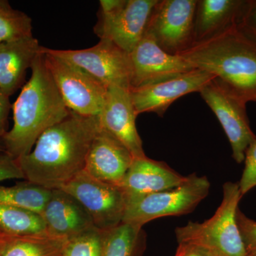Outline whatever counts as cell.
<instances>
[{
    "mask_svg": "<svg viewBox=\"0 0 256 256\" xmlns=\"http://www.w3.org/2000/svg\"><path fill=\"white\" fill-rule=\"evenodd\" d=\"M100 128L98 117L70 111L40 136L28 154L16 160L24 180L50 190L62 188L84 171Z\"/></svg>",
    "mask_w": 256,
    "mask_h": 256,
    "instance_id": "1",
    "label": "cell"
},
{
    "mask_svg": "<svg viewBox=\"0 0 256 256\" xmlns=\"http://www.w3.org/2000/svg\"><path fill=\"white\" fill-rule=\"evenodd\" d=\"M30 80L13 104L14 124L2 138L5 151L18 160L28 154L48 128L70 114L40 52L32 68Z\"/></svg>",
    "mask_w": 256,
    "mask_h": 256,
    "instance_id": "2",
    "label": "cell"
},
{
    "mask_svg": "<svg viewBox=\"0 0 256 256\" xmlns=\"http://www.w3.org/2000/svg\"><path fill=\"white\" fill-rule=\"evenodd\" d=\"M214 76L246 102H256V41L238 22L178 54Z\"/></svg>",
    "mask_w": 256,
    "mask_h": 256,
    "instance_id": "3",
    "label": "cell"
},
{
    "mask_svg": "<svg viewBox=\"0 0 256 256\" xmlns=\"http://www.w3.org/2000/svg\"><path fill=\"white\" fill-rule=\"evenodd\" d=\"M242 197L238 182L224 184L222 201L213 216L202 223L190 222L178 227V244H196L218 256H247L236 218Z\"/></svg>",
    "mask_w": 256,
    "mask_h": 256,
    "instance_id": "4",
    "label": "cell"
},
{
    "mask_svg": "<svg viewBox=\"0 0 256 256\" xmlns=\"http://www.w3.org/2000/svg\"><path fill=\"white\" fill-rule=\"evenodd\" d=\"M210 188L206 176L188 175L176 188L126 200L122 222L142 228L159 218L188 214L208 196Z\"/></svg>",
    "mask_w": 256,
    "mask_h": 256,
    "instance_id": "5",
    "label": "cell"
},
{
    "mask_svg": "<svg viewBox=\"0 0 256 256\" xmlns=\"http://www.w3.org/2000/svg\"><path fill=\"white\" fill-rule=\"evenodd\" d=\"M158 0H100L94 32L130 54L140 42Z\"/></svg>",
    "mask_w": 256,
    "mask_h": 256,
    "instance_id": "6",
    "label": "cell"
},
{
    "mask_svg": "<svg viewBox=\"0 0 256 256\" xmlns=\"http://www.w3.org/2000/svg\"><path fill=\"white\" fill-rule=\"evenodd\" d=\"M41 53L68 110L82 116L98 117L105 104L108 88L74 64L50 54Z\"/></svg>",
    "mask_w": 256,
    "mask_h": 256,
    "instance_id": "7",
    "label": "cell"
},
{
    "mask_svg": "<svg viewBox=\"0 0 256 256\" xmlns=\"http://www.w3.org/2000/svg\"><path fill=\"white\" fill-rule=\"evenodd\" d=\"M196 4L197 0H158L146 33L166 53L180 54L195 43Z\"/></svg>",
    "mask_w": 256,
    "mask_h": 256,
    "instance_id": "8",
    "label": "cell"
},
{
    "mask_svg": "<svg viewBox=\"0 0 256 256\" xmlns=\"http://www.w3.org/2000/svg\"><path fill=\"white\" fill-rule=\"evenodd\" d=\"M200 94L222 124L234 160L238 164L244 162L248 148L256 140L248 118L246 102L217 78L206 84Z\"/></svg>",
    "mask_w": 256,
    "mask_h": 256,
    "instance_id": "9",
    "label": "cell"
},
{
    "mask_svg": "<svg viewBox=\"0 0 256 256\" xmlns=\"http://www.w3.org/2000/svg\"><path fill=\"white\" fill-rule=\"evenodd\" d=\"M40 52L74 64L107 88H130L129 54L110 40H100L98 44L85 50H60L42 46Z\"/></svg>",
    "mask_w": 256,
    "mask_h": 256,
    "instance_id": "10",
    "label": "cell"
},
{
    "mask_svg": "<svg viewBox=\"0 0 256 256\" xmlns=\"http://www.w3.org/2000/svg\"><path fill=\"white\" fill-rule=\"evenodd\" d=\"M60 190L82 205L96 228L106 232L122 223L126 198L120 186L101 182L84 170Z\"/></svg>",
    "mask_w": 256,
    "mask_h": 256,
    "instance_id": "11",
    "label": "cell"
},
{
    "mask_svg": "<svg viewBox=\"0 0 256 256\" xmlns=\"http://www.w3.org/2000/svg\"><path fill=\"white\" fill-rule=\"evenodd\" d=\"M214 78L208 72L194 69L142 86L130 88L136 114L139 116L144 112H154L162 118L175 100L191 92H200Z\"/></svg>",
    "mask_w": 256,
    "mask_h": 256,
    "instance_id": "12",
    "label": "cell"
},
{
    "mask_svg": "<svg viewBox=\"0 0 256 256\" xmlns=\"http://www.w3.org/2000/svg\"><path fill=\"white\" fill-rule=\"evenodd\" d=\"M130 88H138L195 69L180 55L162 50L146 32L140 42L129 54Z\"/></svg>",
    "mask_w": 256,
    "mask_h": 256,
    "instance_id": "13",
    "label": "cell"
},
{
    "mask_svg": "<svg viewBox=\"0 0 256 256\" xmlns=\"http://www.w3.org/2000/svg\"><path fill=\"white\" fill-rule=\"evenodd\" d=\"M138 116L130 88H108L105 104L98 116L100 128L122 143L133 158L146 156L136 126Z\"/></svg>",
    "mask_w": 256,
    "mask_h": 256,
    "instance_id": "14",
    "label": "cell"
},
{
    "mask_svg": "<svg viewBox=\"0 0 256 256\" xmlns=\"http://www.w3.org/2000/svg\"><path fill=\"white\" fill-rule=\"evenodd\" d=\"M133 159L122 143L100 128L88 153L84 171L101 182L120 186Z\"/></svg>",
    "mask_w": 256,
    "mask_h": 256,
    "instance_id": "15",
    "label": "cell"
},
{
    "mask_svg": "<svg viewBox=\"0 0 256 256\" xmlns=\"http://www.w3.org/2000/svg\"><path fill=\"white\" fill-rule=\"evenodd\" d=\"M164 162L134 158L120 185L126 200L176 188L186 180Z\"/></svg>",
    "mask_w": 256,
    "mask_h": 256,
    "instance_id": "16",
    "label": "cell"
},
{
    "mask_svg": "<svg viewBox=\"0 0 256 256\" xmlns=\"http://www.w3.org/2000/svg\"><path fill=\"white\" fill-rule=\"evenodd\" d=\"M42 216L48 235L67 240L95 226L82 205L60 188L52 190Z\"/></svg>",
    "mask_w": 256,
    "mask_h": 256,
    "instance_id": "17",
    "label": "cell"
},
{
    "mask_svg": "<svg viewBox=\"0 0 256 256\" xmlns=\"http://www.w3.org/2000/svg\"><path fill=\"white\" fill-rule=\"evenodd\" d=\"M41 47L33 35L0 44V89L6 95L10 97L24 86L26 72Z\"/></svg>",
    "mask_w": 256,
    "mask_h": 256,
    "instance_id": "18",
    "label": "cell"
},
{
    "mask_svg": "<svg viewBox=\"0 0 256 256\" xmlns=\"http://www.w3.org/2000/svg\"><path fill=\"white\" fill-rule=\"evenodd\" d=\"M248 2V0H197L195 43L208 40L238 22L246 9Z\"/></svg>",
    "mask_w": 256,
    "mask_h": 256,
    "instance_id": "19",
    "label": "cell"
},
{
    "mask_svg": "<svg viewBox=\"0 0 256 256\" xmlns=\"http://www.w3.org/2000/svg\"><path fill=\"white\" fill-rule=\"evenodd\" d=\"M46 234L41 215L0 203V236L12 238Z\"/></svg>",
    "mask_w": 256,
    "mask_h": 256,
    "instance_id": "20",
    "label": "cell"
},
{
    "mask_svg": "<svg viewBox=\"0 0 256 256\" xmlns=\"http://www.w3.org/2000/svg\"><path fill=\"white\" fill-rule=\"evenodd\" d=\"M52 190L31 182L16 183L14 186H0V203L18 207L42 216Z\"/></svg>",
    "mask_w": 256,
    "mask_h": 256,
    "instance_id": "21",
    "label": "cell"
},
{
    "mask_svg": "<svg viewBox=\"0 0 256 256\" xmlns=\"http://www.w3.org/2000/svg\"><path fill=\"white\" fill-rule=\"evenodd\" d=\"M144 242L142 228L122 222L104 232L102 256H138Z\"/></svg>",
    "mask_w": 256,
    "mask_h": 256,
    "instance_id": "22",
    "label": "cell"
},
{
    "mask_svg": "<svg viewBox=\"0 0 256 256\" xmlns=\"http://www.w3.org/2000/svg\"><path fill=\"white\" fill-rule=\"evenodd\" d=\"M67 240L48 234L9 238L2 256H62Z\"/></svg>",
    "mask_w": 256,
    "mask_h": 256,
    "instance_id": "23",
    "label": "cell"
},
{
    "mask_svg": "<svg viewBox=\"0 0 256 256\" xmlns=\"http://www.w3.org/2000/svg\"><path fill=\"white\" fill-rule=\"evenodd\" d=\"M32 18L15 10L6 0H0V44L32 36Z\"/></svg>",
    "mask_w": 256,
    "mask_h": 256,
    "instance_id": "24",
    "label": "cell"
},
{
    "mask_svg": "<svg viewBox=\"0 0 256 256\" xmlns=\"http://www.w3.org/2000/svg\"><path fill=\"white\" fill-rule=\"evenodd\" d=\"M104 232L96 226L68 239L62 256H102Z\"/></svg>",
    "mask_w": 256,
    "mask_h": 256,
    "instance_id": "25",
    "label": "cell"
},
{
    "mask_svg": "<svg viewBox=\"0 0 256 256\" xmlns=\"http://www.w3.org/2000/svg\"><path fill=\"white\" fill-rule=\"evenodd\" d=\"M244 163L242 178L238 182L242 196L256 188V140L248 148Z\"/></svg>",
    "mask_w": 256,
    "mask_h": 256,
    "instance_id": "26",
    "label": "cell"
},
{
    "mask_svg": "<svg viewBox=\"0 0 256 256\" xmlns=\"http://www.w3.org/2000/svg\"><path fill=\"white\" fill-rule=\"evenodd\" d=\"M236 218L247 256H256V220L248 217L240 208Z\"/></svg>",
    "mask_w": 256,
    "mask_h": 256,
    "instance_id": "27",
    "label": "cell"
},
{
    "mask_svg": "<svg viewBox=\"0 0 256 256\" xmlns=\"http://www.w3.org/2000/svg\"><path fill=\"white\" fill-rule=\"evenodd\" d=\"M13 178L24 180L18 162L6 153L0 154V182Z\"/></svg>",
    "mask_w": 256,
    "mask_h": 256,
    "instance_id": "28",
    "label": "cell"
},
{
    "mask_svg": "<svg viewBox=\"0 0 256 256\" xmlns=\"http://www.w3.org/2000/svg\"><path fill=\"white\" fill-rule=\"evenodd\" d=\"M238 24L242 30L256 41V0H248Z\"/></svg>",
    "mask_w": 256,
    "mask_h": 256,
    "instance_id": "29",
    "label": "cell"
},
{
    "mask_svg": "<svg viewBox=\"0 0 256 256\" xmlns=\"http://www.w3.org/2000/svg\"><path fill=\"white\" fill-rule=\"evenodd\" d=\"M174 256H218L213 252L196 244L181 242L178 244Z\"/></svg>",
    "mask_w": 256,
    "mask_h": 256,
    "instance_id": "30",
    "label": "cell"
},
{
    "mask_svg": "<svg viewBox=\"0 0 256 256\" xmlns=\"http://www.w3.org/2000/svg\"><path fill=\"white\" fill-rule=\"evenodd\" d=\"M10 96L0 89V138L2 139L8 132V117L12 105Z\"/></svg>",
    "mask_w": 256,
    "mask_h": 256,
    "instance_id": "31",
    "label": "cell"
},
{
    "mask_svg": "<svg viewBox=\"0 0 256 256\" xmlns=\"http://www.w3.org/2000/svg\"><path fill=\"white\" fill-rule=\"evenodd\" d=\"M10 238H4V237L0 236V256H2L4 254L5 248Z\"/></svg>",
    "mask_w": 256,
    "mask_h": 256,
    "instance_id": "32",
    "label": "cell"
},
{
    "mask_svg": "<svg viewBox=\"0 0 256 256\" xmlns=\"http://www.w3.org/2000/svg\"><path fill=\"white\" fill-rule=\"evenodd\" d=\"M2 153H6V151H5L4 142H3L2 139L0 138V154H2Z\"/></svg>",
    "mask_w": 256,
    "mask_h": 256,
    "instance_id": "33",
    "label": "cell"
}]
</instances>
